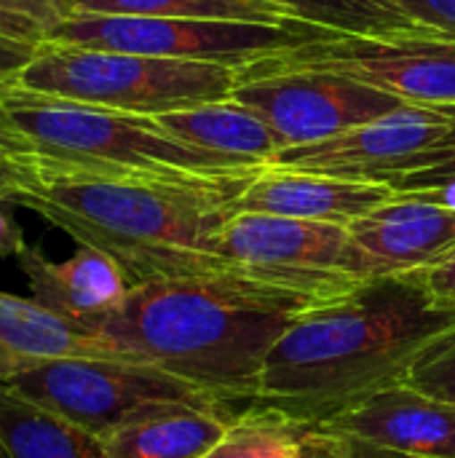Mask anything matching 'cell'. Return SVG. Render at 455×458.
Instances as JSON below:
<instances>
[{
  "label": "cell",
  "instance_id": "cell-1",
  "mask_svg": "<svg viewBox=\"0 0 455 458\" xmlns=\"http://www.w3.org/2000/svg\"><path fill=\"white\" fill-rule=\"evenodd\" d=\"M455 330V303L424 271L375 276L303 314L271 349L255 408L322 427L346 408L408 381L413 362Z\"/></svg>",
  "mask_w": 455,
  "mask_h": 458
},
{
  "label": "cell",
  "instance_id": "cell-2",
  "mask_svg": "<svg viewBox=\"0 0 455 458\" xmlns=\"http://www.w3.org/2000/svg\"><path fill=\"white\" fill-rule=\"evenodd\" d=\"M322 303L330 301L241 274L172 279L131 287L91 335L123 362L161 368L244 411L276 341Z\"/></svg>",
  "mask_w": 455,
  "mask_h": 458
},
{
  "label": "cell",
  "instance_id": "cell-3",
  "mask_svg": "<svg viewBox=\"0 0 455 458\" xmlns=\"http://www.w3.org/2000/svg\"><path fill=\"white\" fill-rule=\"evenodd\" d=\"M252 177L172 182L24 174L11 204L40 215L78 247L110 255L139 287L241 274L223 255L220 236Z\"/></svg>",
  "mask_w": 455,
  "mask_h": 458
},
{
  "label": "cell",
  "instance_id": "cell-4",
  "mask_svg": "<svg viewBox=\"0 0 455 458\" xmlns=\"http://www.w3.org/2000/svg\"><path fill=\"white\" fill-rule=\"evenodd\" d=\"M0 153L21 174L209 182L257 174L247 164L185 145L156 118L131 115L19 86L0 89Z\"/></svg>",
  "mask_w": 455,
  "mask_h": 458
},
{
  "label": "cell",
  "instance_id": "cell-5",
  "mask_svg": "<svg viewBox=\"0 0 455 458\" xmlns=\"http://www.w3.org/2000/svg\"><path fill=\"white\" fill-rule=\"evenodd\" d=\"M244 67L156 59L46 43L16 81L19 89L131 115H164L228 99Z\"/></svg>",
  "mask_w": 455,
  "mask_h": 458
},
{
  "label": "cell",
  "instance_id": "cell-6",
  "mask_svg": "<svg viewBox=\"0 0 455 458\" xmlns=\"http://www.w3.org/2000/svg\"><path fill=\"white\" fill-rule=\"evenodd\" d=\"M3 389L75 424L97 440L182 411L236 413V408L161 368L99 357L40 362L3 384Z\"/></svg>",
  "mask_w": 455,
  "mask_h": 458
},
{
  "label": "cell",
  "instance_id": "cell-7",
  "mask_svg": "<svg viewBox=\"0 0 455 458\" xmlns=\"http://www.w3.org/2000/svg\"><path fill=\"white\" fill-rule=\"evenodd\" d=\"M290 70L346 75L416 107H455V35L437 30L383 38L324 32L244 67L241 75Z\"/></svg>",
  "mask_w": 455,
  "mask_h": 458
},
{
  "label": "cell",
  "instance_id": "cell-8",
  "mask_svg": "<svg viewBox=\"0 0 455 458\" xmlns=\"http://www.w3.org/2000/svg\"><path fill=\"white\" fill-rule=\"evenodd\" d=\"M220 250L244 276L319 301L346 298L383 276L349 228L335 223L239 212L223 228Z\"/></svg>",
  "mask_w": 455,
  "mask_h": 458
},
{
  "label": "cell",
  "instance_id": "cell-9",
  "mask_svg": "<svg viewBox=\"0 0 455 458\" xmlns=\"http://www.w3.org/2000/svg\"><path fill=\"white\" fill-rule=\"evenodd\" d=\"M330 30L311 24L284 27L260 21H217V19H161V16H107L70 13L46 32V43L121 51L156 59L217 62L249 67L276 51H287L314 40Z\"/></svg>",
  "mask_w": 455,
  "mask_h": 458
},
{
  "label": "cell",
  "instance_id": "cell-10",
  "mask_svg": "<svg viewBox=\"0 0 455 458\" xmlns=\"http://www.w3.org/2000/svg\"><path fill=\"white\" fill-rule=\"evenodd\" d=\"M228 99L257 115L274 134L279 150L322 142L354 126L416 107L354 78L314 70L241 75V83Z\"/></svg>",
  "mask_w": 455,
  "mask_h": 458
},
{
  "label": "cell",
  "instance_id": "cell-11",
  "mask_svg": "<svg viewBox=\"0 0 455 458\" xmlns=\"http://www.w3.org/2000/svg\"><path fill=\"white\" fill-rule=\"evenodd\" d=\"M453 123L455 107H408L322 142L284 148L274 153L265 166L354 182L394 185L400 177L416 169L418 158L437 145Z\"/></svg>",
  "mask_w": 455,
  "mask_h": 458
},
{
  "label": "cell",
  "instance_id": "cell-12",
  "mask_svg": "<svg viewBox=\"0 0 455 458\" xmlns=\"http://www.w3.org/2000/svg\"><path fill=\"white\" fill-rule=\"evenodd\" d=\"M319 429L351 435L413 458H455V405L408 384L389 386L346 408Z\"/></svg>",
  "mask_w": 455,
  "mask_h": 458
},
{
  "label": "cell",
  "instance_id": "cell-13",
  "mask_svg": "<svg viewBox=\"0 0 455 458\" xmlns=\"http://www.w3.org/2000/svg\"><path fill=\"white\" fill-rule=\"evenodd\" d=\"M16 263L29 298L88 335L131 293L123 268L94 247H78L67 260H51L40 247L27 244Z\"/></svg>",
  "mask_w": 455,
  "mask_h": 458
},
{
  "label": "cell",
  "instance_id": "cell-14",
  "mask_svg": "<svg viewBox=\"0 0 455 458\" xmlns=\"http://www.w3.org/2000/svg\"><path fill=\"white\" fill-rule=\"evenodd\" d=\"M394 196L397 191L381 182H354L324 174L263 166L233 201V215L252 212L351 225L354 220L370 215Z\"/></svg>",
  "mask_w": 455,
  "mask_h": 458
},
{
  "label": "cell",
  "instance_id": "cell-15",
  "mask_svg": "<svg viewBox=\"0 0 455 458\" xmlns=\"http://www.w3.org/2000/svg\"><path fill=\"white\" fill-rule=\"evenodd\" d=\"M383 276L429 268L455 247V207L397 193L370 215L346 225Z\"/></svg>",
  "mask_w": 455,
  "mask_h": 458
},
{
  "label": "cell",
  "instance_id": "cell-16",
  "mask_svg": "<svg viewBox=\"0 0 455 458\" xmlns=\"http://www.w3.org/2000/svg\"><path fill=\"white\" fill-rule=\"evenodd\" d=\"M62 357L118 360L102 338L78 330L35 298L0 290V386L40 362Z\"/></svg>",
  "mask_w": 455,
  "mask_h": 458
},
{
  "label": "cell",
  "instance_id": "cell-17",
  "mask_svg": "<svg viewBox=\"0 0 455 458\" xmlns=\"http://www.w3.org/2000/svg\"><path fill=\"white\" fill-rule=\"evenodd\" d=\"M153 118L166 134L185 145L247 164H268V158L279 150L268 126L233 99L206 102Z\"/></svg>",
  "mask_w": 455,
  "mask_h": 458
},
{
  "label": "cell",
  "instance_id": "cell-18",
  "mask_svg": "<svg viewBox=\"0 0 455 458\" xmlns=\"http://www.w3.org/2000/svg\"><path fill=\"white\" fill-rule=\"evenodd\" d=\"M236 413H169L126 427L102 443L107 458H204Z\"/></svg>",
  "mask_w": 455,
  "mask_h": 458
},
{
  "label": "cell",
  "instance_id": "cell-19",
  "mask_svg": "<svg viewBox=\"0 0 455 458\" xmlns=\"http://www.w3.org/2000/svg\"><path fill=\"white\" fill-rule=\"evenodd\" d=\"M0 437L13 458H107L102 440L3 386Z\"/></svg>",
  "mask_w": 455,
  "mask_h": 458
},
{
  "label": "cell",
  "instance_id": "cell-20",
  "mask_svg": "<svg viewBox=\"0 0 455 458\" xmlns=\"http://www.w3.org/2000/svg\"><path fill=\"white\" fill-rule=\"evenodd\" d=\"M70 13L107 16H161V19H217V21H260L303 27L287 11L265 0H67Z\"/></svg>",
  "mask_w": 455,
  "mask_h": 458
},
{
  "label": "cell",
  "instance_id": "cell-21",
  "mask_svg": "<svg viewBox=\"0 0 455 458\" xmlns=\"http://www.w3.org/2000/svg\"><path fill=\"white\" fill-rule=\"evenodd\" d=\"M265 3L287 11V16L295 21L341 32V35L383 38V35L429 30L378 0H265Z\"/></svg>",
  "mask_w": 455,
  "mask_h": 458
},
{
  "label": "cell",
  "instance_id": "cell-22",
  "mask_svg": "<svg viewBox=\"0 0 455 458\" xmlns=\"http://www.w3.org/2000/svg\"><path fill=\"white\" fill-rule=\"evenodd\" d=\"M303 429L274 411L252 405L231 419L225 435L204 458H300Z\"/></svg>",
  "mask_w": 455,
  "mask_h": 458
},
{
  "label": "cell",
  "instance_id": "cell-23",
  "mask_svg": "<svg viewBox=\"0 0 455 458\" xmlns=\"http://www.w3.org/2000/svg\"><path fill=\"white\" fill-rule=\"evenodd\" d=\"M392 188L397 193H413L455 207V123L437 145L418 158L416 169L400 177Z\"/></svg>",
  "mask_w": 455,
  "mask_h": 458
},
{
  "label": "cell",
  "instance_id": "cell-24",
  "mask_svg": "<svg viewBox=\"0 0 455 458\" xmlns=\"http://www.w3.org/2000/svg\"><path fill=\"white\" fill-rule=\"evenodd\" d=\"M46 32L48 27L38 19L0 11V89L16 86L46 46Z\"/></svg>",
  "mask_w": 455,
  "mask_h": 458
},
{
  "label": "cell",
  "instance_id": "cell-25",
  "mask_svg": "<svg viewBox=\"0 0 455 458\" xmlns=\"http://www.w3.org/2000/svg\"><path fill=\"white\" fill-rule=\"evenodd\" d=\"M405 384L434 400L455 405V330L421 352Z\"/></svg>",
  "mask_w": 455,
  "mask_h": 458
},
{
  "label": "cell",
  "instance_id": "cell-26",
  "mask_svg": "<svg viewBox=\"0 0 455 458\" xmlns=\"http://www.w3.org/2000/svg\"><path fill=\"white\" fill-rule=\"evenodd\" d=\"M300 458H413L389 448H381L375 443L351 437V435H338L327 432L319 427H306L303 429V443H300Z\"/></svg>",
  "mask_w": 455,
  "mask_h": 458
},
{
  "label": "cell",
  "instance_id": "cell-27",
  "mask_svg": "<svg viewBox=\"0 0 455 458\" xmlns=\"http://www.w3.org/2000/svg\"><path fill=\"white\" fill-rule=\"evenodd\" d=\"M394 11H400L402 16H408L410 21L455 35V0H378Z\"/></svg>",
  "mask_w": 455,
  "mask_h": 458
},
{
  "label": "cell",
  "instance_id": "cell-28",
  "mask_svg": "<svg viewBox=\"0 0 455 458\" xmlns=\"http://www.w3.org/2000/svg\"><path fill=\"white\" fill-rule=\"evenodd\" d=\"M0 11L21 13V16L38 19V21L46 24L48 30H51L54 24H59L62 19L70 16L67 0H0Z\"/></svg>",
  "mask_w": 455,
  "mask_h": 458
},
{
  "label": "cell",
  "instance_id": "cell-29",
  "mask_svg": "<svg viewBox=\"0 0 455 458\" xmlns=\"http://www.w3.org/2000/svg\"><path fill=\"white\" fill-rule=\"evenodd\" d=\"M421 271H424V279H426L429 290L437 298L455 303V247L448 255H442L437 263H432L429 268H421Z\"/></svg>",
  "mask_w": 455,
  "mask_h": 458
},
{
  "label": "cell",
  "instance_id": "cell-30",
  "mask_svg": "<svg viewBox=\"0 0 455 458\" xmlns=\"http://www.w3.org/2000/svg\"><path fill=\"white\" fill-rule=\"evenodd\" d=\"M8 201H0V258H19L27 247L24 233L13 215L8 212Z\"/></svg>",
  "mask_w": 455,
  "mask_h": 458
},
{
  "label": "cell",
  "instance_id": "cell-31",
  "mask_svg": "<svg viewBox=\"0 0 455 458\" xmlns=\"http://www.w3.org/2000/svg\"><path fill=\"white\" fill-rule=\"evenodd\" d=\"M24 182V174L16 164H11L3 153H0V201H8L13 199V193L21 188Z\"/></svg>",
  "mask_w": 455,
  "mask_h": 458
},
{
  "label": "cell",
  "instance_id": "cell-32",
  "mask_svg": "<svg viewBox=\"0 0 455 458\" xmlns=\"http://www.w3.org/2000/svg\"><path fill=\"white\" fill-rule=\"evenodd\" d=\"M0 458H13L8 454V448H5V443H3V437H0Z\"/></svg>",
  "mask_w": 455,
  "mask_h": 458
}]
</instances>
